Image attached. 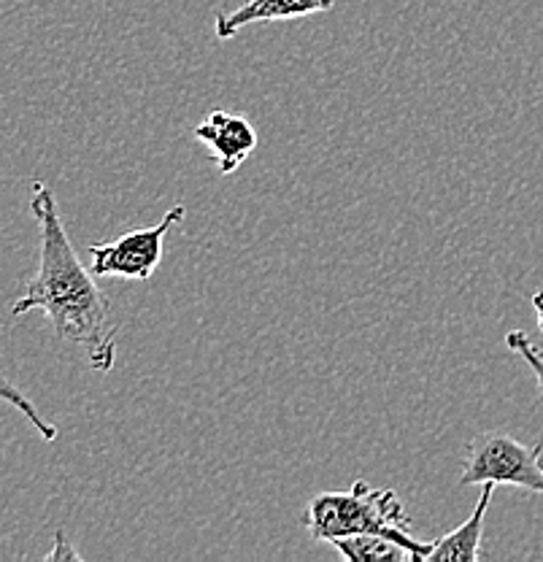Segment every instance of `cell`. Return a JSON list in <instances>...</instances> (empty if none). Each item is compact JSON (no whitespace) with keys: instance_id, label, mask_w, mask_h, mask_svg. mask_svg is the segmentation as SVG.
I'll return each mask as SVG.
<instances>
[{"instance_id":"obj_1","label":"cell","mask_w":543,"mask_h":562,"mask_svg":"<svg viewBox=\"0 0 543 562\" xmlns=\"http://www.w3.org/2000/svg\"><path fill=\"white\" fill-rule=\"evenodd\" d=\"M31 211L38 222L41 255L36 277L25 281L11 314L44 312L52 330L63 344L84 351L90 368L109 373L116 362V330L111 322V301L98 286V277L81 266L66 225L60 220L55 192L36 181L31 192Z\"/></svg>"},{"instance_id":"obj_2","label":"cell","mask_w":543,"mask_h":562,"mask_svg":"<svg viewBox=\"0 0 543 562\" xmlns=\"http://www.w3.org/2000/svg\"><path fill=\"white\" fill-rule=\"evenodd\" d=\"M303 522L308 525L314 541L327 543L341 536L378 532V536H387L411 549L419 562L428 560L430 547H433L430 541L414 538L411 519L398 501V492L376 490L362 479L347 492H323V495L312 497Z\"/></svg>"},{"instance_id":"obj_3","label":"cell","mask_w":543,"mask_h":562,"mask_svg":"<svg viewBox=\"0 0 543 562\" xmlns=\"http://www.w3.org/2000/svg\"><path fill=\"white\" fill-rule=\"evenodd\" d=\"M508 484L543 497V443L528 447L508 432H478L465 454L460 487Z\"/></svg>"},{"instance_id":"obj_4","label":"cell","mask_w":543,"mask_h":562,"mask_svg":"<svg viewBox=\"0 0 543 562\" xmlns=\"http://www.w3.org/2000/svg\"><path fill=\"white\" fill-rule=\"evenodd\" d=\"M186 209L173 206L162 216L160 225L142 227V231L125 233V236L114 238V241L90 246V271L98 279L103 277H122L146 281L157 271L162 260V244H166L168 231L179 222H184Z\"/></svg>"},{"instance_id":"obj_5","label":"cell","mask_w":543,"mask_h":562,"mask_svg":"<svg viewBox=\"0 0 543 562\" xmlns=\"http://www.w3.org/2000/svg\"><path fill=\"white\" fill-rule=\"evenodd\" d=\"M195 138L208 146V155L217 162L222 176H230L236 168H241V162H247V157L257 149V131L252 122L227 114L222 109H214L195 127Z\"/></svg>"},{"instance_id":"obj_6","label":"cell","mask_w":543,"mask_h":562,"mask_svg":"<svg viewBox=\"0 0 543 562\" xmlns=\"http://www.w3.org/2000/svg\"><path fill=\"white\" fill-rule=\"evenodd\" d=\"M336 9V0H247L230 14L217 11L214 16V33L219 41H230L241 27L257 25V22L279 20H303L312 14H325Z\"/></svg>"},{"instance_id":"obj_7","label":"cell","mask_w":543,"mask_h":562,"mask_svg":"<svg viewBox=\"0 0 543 562\" xmlns=\"http://www.w3.org/2000/svg\"><path fill=\"white\" fill-rule=\"evenodd\" d=\"M493 495H495V484H482V497H478L471 517L460 527H454L452 532L438 538L433 547H430V554L425 562H476L482 558L484 517H487V508L489 503H493Z\"/></svg>"},{"instance_id":"obj_8","label":"cell","mask_w":543,"mask_h":562,"mask_svg":"<svg viewBox=\"0 0 543 562\" xmlns=\"http://www.w3.org/2000/svg\"><path fill=\"white\" fill-rule=\"evenodd\" d=\"M343 560L349 562H419L417 554L403 543L378 532H358L330 541Z\"/></svg>"},{"instance_id":"obj_9","label":"cell","mask_w":543,"mask_h":562,"mask_svg":"<svg viewBox=\"0 0 543 562\" xmlns=\"http://www.w3.org/2000/svg\"><path fill=\"white\" fill-rule=\"evenodd\" d=\"M0 401L9 403V406L14 408V412H20L22 417L31 422V425L36 427L38 436L44 438V441H55V438H57V427L52 425L49 419H44V414L38 412L36 403H33L31 397H27L25 392L20 390V386L11 382V379H5L3 373H0Z\"/></svg>"},{"instance_id":"obj_10","label":"cell","mask_w":543,"mask_h":562,"mask_svg":"<svg viewBox=\"0 0 543 562\" xmlns=\"http://www.w3.org/2000/svg\"><path fill=\"white\" fill-rule=\"evenodd\" d=\"M506 347L511 349L513 355H519L524 362H528V368H530V371H533L535 382H539V390H541V395H543V351L535 347V344L530 341L528 333H522V330H511V333H508V336H506Z\"/></svg>"},{"instance_id":"obj_11","label":"cell","mask_w":543,"mask_h":562,"mask_svg":"<svg viewBox=\"0 0 543 562\" xmlns=\"http://www.w3.org/2000/svg\"><path fill=\"white\" fill-rule=\"evenodd\" d=\"M79 558H81V554L76 552L71 543H68L66 532L57 530L55 532V549H52V552L46 554V560H79Z\"/></svg>"},{"instance_id":"obj_12","label":"cell","mask_w":543,"mask_h":562,"mask_svg":"<svg viewBox=\"0 0 543 562\" xmlns=\"http://www.w3.org/2000/svg\"><path fill=\"white\" fill-rule=\"evenodd\" d=\"M533 308L539 314V327L543 330V292H535L533 295Z\"/></svg>"}]
</instances>
